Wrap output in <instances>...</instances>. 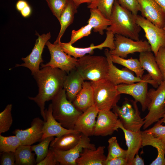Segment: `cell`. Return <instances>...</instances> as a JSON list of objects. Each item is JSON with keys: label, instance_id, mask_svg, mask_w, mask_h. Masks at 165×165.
Returning <instances> with one entry per match:
<instances>
[{"label": "cell", "instance_id": "cell-1", "mask_svg": "<svg viewBox=\"0 0 165 165\" xmlns=\"http://www.w3.org/2000/svg\"><path fill=\"white\" fill-rule=\"evenodd\" d=\"M67 73L61 69L50 66L42 68L33 75L38 87V93L35 97H28L34 101L40 108L44 121L46 119L45 106L46 102L51 100L63 88Z\"/></svg>", "mask_w": 165, "mask_h": 165}, {"label": "cell", "instance_id": "cell-2", "mask_svg": "<svg viewBox=\"0 0 165 165\" xmlns=\"http://www.w3.org/2000/svg\"><path fill=\"white\" fill-rule=\"evenodd\" d=\"M135 16L115 0L109 19L111 24L106 30L111 31L114 35L139 40V33L141 28L137 24Z\"/></svg>", "mask_w": 165, "mask_h": 165}, {"label": "cell", "instance_id": "cell-3", "mask_svg": "<svg viewBox=\"0 0 165 165\" xmlns=\"http://www.w3.org/2000/svg\"><path fill=\"white\" fill-rule=\"evenodd\" d=\"M52 115L64 127L74 130L76 122L82 112L67 98L66 92L61 90L52 99Z\"/></svg>", "mask_w": 165, "mask_h": 165}, {"label": "cell", "instance_id": "cell-4", "mask_svg": "<svg viewBox=\"0 0 165 165\" xmlns=\"http://www.w3.org/2000/svg\"><path fill=\"white\" fill-rule=\"evenodd\" d=\"M109 68L106 57L90 54L77 59L76 67L84 81L92 82L106 79Z\"/></svg>", "mask_w": 165, "mask_h": 165}, {"label": "cell", "instance_id": "cell-5", "mask_svg": "<svg viewBox=\"0 0 165 165\" xmlns=\"http://www.w3.org/2000/svg\"><path fill=\"white\" fill-rule=\"evenodd\" d=\"M90 82L94 90V105L99 111L110 110L117 105L121 94L116 85L106 79Z\"/></svg>", "mask_w": 165, "mask_h": 165}, {"label": "cell", "instance_id": "cell-6", "mask_svg": "<svg viewBox=\"0 0 165 165\" xmlns=\"http://www.w3.org/2000/svg\"><path fill=\"white\" fill-rule=\"evenodd\" d=\"M137 103L135 100L126 98L121 106L117 105L112 108V111L125 129L139 132L144 124V119L140 116Z\"/></svg>", "mask_w": 165, "mask_h": 165}, {"label": "cell", "instance_id": "cell-7", "mask_svg": "<svg viewBox=\"0 0 165 165\" xmlns=\"http://www.w3.org/2000/svg\"><path fill=\"white\" fill-rule=\"evenodd\" d=\"M148 112L145 117L143 129L145 130L162 118L165 112V80L159 85L156 90H148Z\"/></svg>", "mask_w": 165, "mask_h": 165}, {"label": "cell", "instance_id": "cell-8", "mask_svg": "<svg viewBox=\"0 0 165 165\" xmlns=\"http://www.w3.org/2000/svg\"><path fill=\"white\" fill-rule=\"evenodd\" d=\"M46 45L50 55V59L49 62L46 64H42V68L50 66L58 68L67 74L76 68L77 59L65 53L59 43L52 44L48 41Z\"/></svg>", "mask_w": 165, "mask_h": 165}, {"label": "cell", "instance_id": "cell-9", "mask_svg": "<svg viewBox=\"0 0 165 165\" xmlns=\"http://www.w3.org/2000/svg\"><path fill=\"white\" fill-rule=\"evenodd\" d=\"M148 83L155 88L159 85L152 79L130 84H121L116 86L120 94H125L130 95L137 102H139L141 106L142 111H145L147 108L149 100L148 90Z\"/></svg>", "mask_w": 165, "mask_h": 165}, {"label": "cell", "instance_id": "cell-10", "mask_svg": "<svg viewBox=\"0 0 165 165\" xmlns=\"http://www.w3.org/2000/svg\"><path fill=\"white\" fill-rule=\"evenodd\" d=\"M115 49L109 50L111 54L126 58L128 54L151 51L149 43L146 40L136 41L129 38L116 34L114 37Z\"/></svg>", "mask_w": 165, "mask_h": 165}, {"label": "cell", "instance_id": "cell-11", "mask_svg": "<svg viewBox=\"0 0 165 165\" xmlns=\"http://www.w3.org/2000/svg\"><path fill=\"white\" fill-rule=\"evenodd\" d=\"M137 24L142 28L151 46V51L156 56L160 47L165 48V30L153 24L140 15H135Z\"/></svg>", "mask_w": 165, "mask_h": 165}, {"label": "cell", "instance_id": "cell-12", "mask_svg": "<svg viewBox=\"0 0 165 165\" xmlns=\"http://www.w3.org/2000/svg\"><path fill=\"white\" fill-rule=\"evenodd\" d=\"M105 54L109 64V70L106 79L115 85L121 84H130L152 79L148 74L143 75L142 78L135 76L134 72L125 68L120 69L113 64L111 58V54L108 49L105 50Z\"/></svg>", "mask_w": 165, "mask_h": 165}, {"label": "cell", "instance_id": "cell-13", "mask_svg": "<svg viewBox=\"0 0 165 165\" xmlns=\"http://www.w3.org/2000/svg\"><path fill=\"white\" fill-rule=\"evenodd\" d=\"M38 38L31 53L25 57H22L21 60L24 63L21 64H16L15 67H24L28 68L33 75L39 70V66L43 61L42 58V54L46 43L51 37L50 32L46 34L39 35L37 33Z\"/></svg>", "mask_w": 165, "mask_h": 165}, {"label": "cell", "instance_id": "cell-14", "mask_svg": "<svg viewBox=\"0 0 165 165\" xmlns=\"http://www.w3.org/2000/svg\"><path fill=\"white\" fill-rule=\"evenodd\" d=\"M85 148L96 149L95 145L91 143L89 137L82 134L79 142L72 148L62 151L53 149L57 161L61 165H77L76 161Z\"/></svg>", "mask_w": 165, "mask_h": 165}, {"label": "cell", "instance_id": "cell-15", "mask_svg": "<svg viewBox=\"0 0 165 165\" xmlns=\"http://www.w3.org/2000/svg\"><path fill=\"white\" fill-rule=\"evenodd\" d=\"M106 38L105 41L101 44L95 46L92 43L90 46L86 48H79L72 46L69 42L63 43L60 42L59 43L63 51L68 55L77 59L80 58L87 54L92 55L95 49L100 50L104 48H109L110 50H114L115 48L114 43V35L110 31H107Z\"/></svg>", "mask_w": 165, "mask_h": 165}, {"label": "cell", "instance_id": "cell-16", "mask_svg": "<svg viewBox=\"0 0 165 165\" xmlns=\"http://www.w3.org/2000/svg\"><path fill=\"white\" fill-rule=\"evenodd\" d=\"M117 116L110 110L99 111L95 127L94 135L106 136L118 131L119 122Z\"/></svg>", "mask_w": 165, "mask_h": 165}, {"label": "cell", "instance_id": "cell-17", "mask_svg": "<svg viewBox=\"0 0 165 165\" xmlns=\"http://www.w3.org/2000/svg\"><path fill=\"white\" fill-rule=\"evenodd\" d=\"M141 16L156 26L163 28L165 25V13L154 0H137Z\"/></svg>", "mask_w": 165, "mask_h": 165}, {"label": "cell", "instance_id": "cell-18", "mask_svg": "<svg viewBox=\"0 0 165 165\" xmlns=\"http://www.w3.org/2000/svg\"><path fill=\"white\" fill-rule=\"evenodd\" d=\"M44 121L38 117L34 118L31 127L26 129H15L13 133L20 139L22 145H31L41 141Z\"/></svg>", "mask_w": 165, "mask_h": 165}, {"label": "cell", "instance_id": "cell-19", "mask_svg": "<svg viewBox=\"0 0 165 165\" xmlns=\"http://www.w3.org/2000/svg\"><path fill=\"white\" fill-rule=\"evenodd\" d=\"M99 111L94 105L82 112L77 120L74 130L88 137L94 135Z\"/></svg>", "mask_w": 165, "mask_h": 165}, {"label": "cell", "instance_id": "cell-20", "mask_svg": "<svg viewBox=\"0 0 165 165\" xmlns=\"http://www.w3.org/2000/svg\"><path fill=\"white\" fill-rule=\"evenodd\" d=\"M46 119L43 128V135L41 141L50 137H60L64 134L77 132L74 130L69 129L63 127L53 117L51 104L45 110Z\"/></svg>", "mask_w": 165, "mask_h": 165}, {"label": "cell", "instance_id": "cell-21", "mask_svg": "<svg viewBox=\"0 0 165 165\" xmlns=\"http://www.w3.org/2000/svg\"><path fill=\"white\" fill-rule=\"evenodd\" d=\"M84 81L76 68L67 75L63 85L68 99L72 102L81 90Z\"/></svg>", "mask_w": 165, "mask_h": 165}, {"label": "cell", "instance_id": "cell-22", "mask_svg": "<svg viewBox=\"0 0 165 165\" xmlns=\"http://www.w3.org/2000/svg\"><path fill=\"white\" fill-rule=\"evenodd\" d=\"M118 127L122 129L124 134L127 147L126 159L128 163L138 153L139 150L142 147L141 131L135 132L125 129L120 120Z\"/></svg>", "mask_w": 165, "mask_h": 165}, {"label": "cell", "instance_id": "cell-23", "mask_svg": "<svg viewBox=\"0 0 165 165\" xmlns=\"http://www.w3.org/2000/svg\"><path fill=\"white\" fill-rule=\"evenodd\" d=\"M139 60L143 69L147 71L152 80L160 85L163 80L154 54L151 51L140 53Z\"/></svg>", "mask_w": 165, "mask_h": 165}, {"label": "cell", "instance_id": "cell-24", "mask_svg": "<svg viewBox=\"0 0 165 165\" xmlns=\"http://www.w3.org/2000/svg\"><path fill=\"white\" fill-rule=\"evenodd\" d=\"M105 146H99L95 149L85 148L77 160V165H104L106 159L104 154Z\"/></svg>", "mask_w": 165, "mask_h": 165}, {"label": "cell", "instance_id": "cell-25", "mask_svg": "<svg viewBox=\"0 0 165 165\" xmlns=\"http://www.w3.org/2000/svg\"><path fill=\"white\" fill-rule=\"evenodd\" d=\"M72 103L82 112L94 105V90L91 82L84 81L81 90Z\"/></svg>", "mask_w": 165, "mask_h": 165}, {"label": "cell", "instance_id": "cell-26", "mask_svg": "<svg viewBox=\"0 0 165 165\" xmlns=\"http://www.w3.org/2000/svg\"><path fill=\"white\" fill-rule=\"evenodd\" d=\"M142 146L150 145L156 148L158 152L156 158L150 165H165V144L152 134L141 131Z\"/></svg>", "mask_w": 165, "mask_h": 165}, {"label": "cell", "instance_id": "cell-27", "mask_svg": "<svg viewBox=\"0 0 165 165\" xmlns=\"http://www.w3.org/2000/svg\"><path fill=\"white\" fill-rule=\"evenodd\" d=\"M81 135L82 134L77 131L56 137L50 142V147L53 149L60 151L69 150L79 142Z\"/></svg>", "mask_w": 165, "mask_h": 165}, {"label": "cell", "instance_id": "cell-28", "mask_svg": "<svg viewBox=\"0 0 165 165\" xmlns=\"http://www.w3.org/2000/svg\"><path fill=\"white\" fill-rule=\"evenodd\" d=\"M77 8L73 2L69 0L66 7L61 15L59 22L61 25L60 32L54 43H59L67 28L73 22L75 14L77 13Z\"/></svg>", "mask_w": 165, "mask_h": 165}, {"label": "cell", "instance_id": "cell-29", "mask_svg": "<svg viewBox=\"0 0 165 165\" xmlns=\"http://www.w3.org/2000/svg\"><path fill=\"white\" fill-rule=\"evenodd\" d=\"M90 9V14L88 24L91 26L94 32H98L102 35L104 34V31L106 30L111 25V21L105 17L98 9Z\"/></svg>", "mask_w": 165, "mask_h": 165}, {"label": "cell", "instance_id": "cell-30", "mask_svg": "<svg viewBox=\"0 0 165 165\" xmlns=\"http://www.w3.org/2000/svg\"><path fill=\"white\" fill-rule=\"evenodd\" d=\"M31 146L21 145L14 152L16 165H34L36 164L35 153L32 152Z\"/></svg>", "mask_w": 165, "mask_h": 165}, {"label": "cell", "instance_id": "cell-31", "mask_svg": "<svg viewBox=\"0 0 165 165\" xmlns=\"http://www.w3.org/2000/svg\"><path fill=\"white\" fill-rule=\"evenodd\" d=\"M111 58L113 63L124 66L134 72L136 76L142 78L143 75L144 70L142 68L141 63L137 58L126 59L111 54Z\"/></svg>", "mask_w": 165, "mask_h": 165}, {"label": "cell", "instance_id": "cell-32", "mask_svg": "<svg viewBox=\"0 0 165 165\" xmlns=\"http://www.w3.org/2000/svg\"><path fill=\"white\" fill-rule=\"evenodd\" d=\"M22 145L19 138L16 135L4 136L0 134V152H14Z\"/></svg>", "mask_w": 165, "mask_h": 165}, {"label": "cell", "instance_id": "cell-33", "mask_svg": "<svg viewBox=\"0 0 165 165\" xmlns=\"http://www.w3.org/2000/svg\"><path fill=\"white\" fill-rule=\"evenodd\" d=\"M116 0H93L88 6L90 9H96L107 18L109 19L113 4Z\"/></svg>", "mask_w": 165, "mask_h": 165}, {"label": "cell", "instance_id": "cell-34", "mask_svg": "<svg viewBox=\"0 0 165 165\" xmlns=\"http://www.w3.org/2000/svg\"><path fill=\"white\" fill-rule=\"evenodd\" d=\"M108 142V153L106 160H110L118 157L126 158L127 150H124L120 147L116 137H112L109 139Z\"/></svg>", "mask_w": 165, "mask_h": 165}, {"label": "cell", "instance_id": "cell-35", "mask_svg": "<svg viewBox=\"0 0 165 165\" xmlns=\"http://www.w3.org/2000/svg\"><path fill=\"white\" fill-rule=\"evenodd\" d=\"M54 137L47 138L36 145L31 146L32 151L35 152L36 156V164L42 160L47 155L49 149V146L51 141L54 139Z\"/></svg>", "mask_w": 165, "mask_h": 165}, {"label": "cell", "instance_id": "cell-36", "mask_svg": "<svg viewBox=\"0 0 165 165\" xmlns=\"http://www.w3.org/2000/svg\"><path fill=\"white\" fill-rule=\"evenodd\" d=\"M12 108V104H8L0 113V134L9 130L12 125L13 122L11 113Z\"/></svg>", "mask_w": 165, "mask_h": 165}, {"label": "cell", "instance_id": "cell-37", "mask_svg": "<svg viewBox=\"0 0 165 165\" xmlns=\"http://www.w3.org/2000/svg\"><path fill=\"white\" fill-rule=\"evenodd\" d=\"M53 14L60 20L61 14L65 9L69 0H45Z\"/></svg>", "mask_w": 165, "mask_h": 165}, {"label": "cell", "instance_id": "cell-38", "mask_svg": "<svg viewBox=\"0 0 165 165\" xmlns=\"http://www.w3.org/2000/svg\"><path fill=\"white\" fill-rule=\"evenodd\" d=\"M92 29L91 26L88 24L77 30H72L69 42L72 45L83 37L88 36L91 34Z\"/></svg>", "mask_w": 165, "mask_h": 165}, {"label": "cell", "instance_id": "cell-39", "mask_svg": "<svg viewBox=\"0 0 165 165\" xmlns=\"http://www.w3.org/2000/svg\"><path fill=\"white\" fill-rule=\"evenodd\" d=\"M159 120L154 126L144 131L158 138L165 144V126H163Z\"/></svg>", "mask_w": 165, "mask_h": 165}, {"label": "cell", "instance_id": "cell-40", "mask_svg": "<svg viewBox=\"0 0 165 165\" xmlns=\"http://www.w3.org/2000/svg\"><path fill=\"white\" fill-rule=\"evenodd\" d=\"M122 7L137 15L140 11V7L137 0H116Z\"/></svg>", "mask_w": 165, "mask_h": 165}, {"label": "cell", "instance_id": "cell-41", "mask_svg": "<svg viewBox=\"0 0 165 165\" xmlns=\"http://www.w3.org/2000/svg\"><path fill=\"white\" fill-rule=\"evenodd\" d=\"M155 57L163 80H165V48L160 47Z\"/></svg>", "mask_w": 165, "mask_h": 165}, {"label": "cell", "instance_id": "cell-42", "mask_svg": "<svg viewBox=\"0 0 165 165\" xmlns=\"http://www.w3.org/2000/svg\"><path fill=\"white\" fill-rule=\"evenodd\" d=\"M59 164L56 158L53 149L49 148L48 153L45 157L36 165H57Z\"/></svg>", "mask_w": 165, "mask_h": 165}, {"label": "cell", "instance_id": "cell-43", "mask_svg": "<svg viewBox=\"0 0 165 165\" xmlns=\"http://www.w3.org/2000/svg\"><path fill=\"white\" fill-rule=\"evenodd\" d=\"M0 154V165H15L14 152H1Z\"/></svg>", "mask_w": 165, "mask_h": 165}, {"label": "cell", "instance_id": "cell-44", "mask_svg": "<svg viewBox=\"0 0 165 165\" xmlns=\"http://www.w3.org/2000/svg\"><path fill=\"white\" fill-rule=\"evenodd\" d=\"M104 165H127V162L126 158L118 157L110 160H106Z\"/></svg>", "mask_w": 165, "mask_h": 165}, {"label": "cell", "instance_id": "cell-45", "mask_svg": "<svg viewBox=\"0 0 165 165\" xmlns=\"http://www.w3.org/2000/svg\"><path fill=\"white\" fill-rule=\"evenodd\" d=\"M144 162L143 160L137 154L135 157L129 162L127 165H144Z\"/></svg>", "mask_w": 165, "mask_h": 165}, {"label": "cell", "instance_id": "cell-46", "mask_svg": "<svg viewBox=\"0 0 165 165\" xmlns=\"http://www.w3.org/2000/svg\"><path fill=\"white\" fill-rule=\"evenodd\" d=\"M28 5L25 0H19L16 4V8L19 12H20L24 8Z\"/></svg>", "mask_w": 165, "mask_h": 165}, {"label": "cell", "instance_id": "cell-47", "mask_svg": "<svg viewBox=\"0 0 165 165\" xmlns=\"http://www.w3.org/2000/svg\"><path fill=\"white\" fill-rule=\"evenodd\" d=\"M32 9L31 7L28 5L20 12L21 15L24 17H29L31 14Z\"/></svg>", "mask_w": 165, "mask_h": 165}, {"label": "cell", "instance_id": "cell-48", "mask_svg": "<svg viewBox=\"0 0 165 165\" xmlns=\"http://www.w3.org/2000/svg\"><path fill=\"white\" fill-rule=\"evenodd\" d=\"M74 3L75 7L77 9L82 4L87 3H91L93 0H72Z\"/></svg>", "mask_w": 165, "mask_h": 165}, {"label": "cell", "instance_id": "cell-49", "mask_svg": "<svg viewBox=\"0 0 165 165\" xmlns=\"http://www.w3.org/2000/svg\"><path fill=\"white\" fill-rule=\"evenodd\" d=\"M165 13V0H154Z\"/></svg>", "mask_w": 165, "mask_h": 165}, {"label": "cell", "instance_id": "cell-50", "mask_svg": "<svg viewBox=\"0 0 165 165\" xmlns=\"http://www.w3.org/2000/svg\"><path fill=\"white\" fill-rule=\"evenodd\" d=\"M159 120L162 123H165V112L163 117L160 120Z\"/></svg>", "mask_w": 165, "mask_h": 165}, {"label": "cell", "instance_id": "cell-51", "mask_svg": "<svg viewBox=\"0 0 165 165\" xmlns=\"http://www.w3.org/2000/svg\"><path fill=\"white\" fill-rule=\"evenodd\" d=\"M163 28L165 30V26H164V27Z\"/></svg>", "mask_w": 165, "mask_h": 165}]
</instances>
